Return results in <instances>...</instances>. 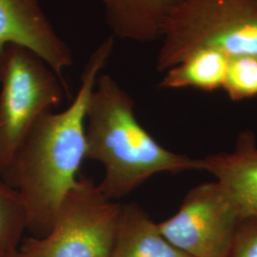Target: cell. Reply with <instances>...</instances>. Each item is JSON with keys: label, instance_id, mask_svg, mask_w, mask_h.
Returning a JSON list of instances; mask_svg holds the SVG:
<instances>
[{"label": "cell", "instance_id": "obj_6", "mask_svg": "<svg viewBox=\"0 0 257 257\" xmlns=\"http://www.w3.org/2000/svg\"><path fill=\"white\" fill-rule=\"evenodd\" d=\"M242 220L236 204L217 181L193 188L179 210L158 224L169 242L192 257H226Z\"/></svg>", "mask_w": 257, "mask_h": 257}, {"label": "cell", "instance_id": "obj_14", "mask_svg": "<svg viewBox=\"0 0 257 257\" xmlns=\"http://www.w3.org/2000/svg\"><path fill=\"white\" fill-rule=\"evenodd\" d=\"M226 257H257V216L241 220Z\"/></svg>", "mask_w": 257, "mask_h": 257}, {"label": "cell", "instance_id": "obj_4", "mask_svg": "<svg viewBox=\"0 0 257 257\" xmlns=\"http://www.w3.org/2000/svg\"><path fill=\"white\" fill-rule=\"evenodd\" d=\"M0 176L37 119L59 105L66 87L54 70L25 47L0 54Z\"/></svg>", "mask_w": 257, "mask_h": 257}, {"label": "cell", "instance_id": "obj_3", "mask_svg": "<svg viewBox=\"0 0 257 257\" xmlns=\"http://www.w3.org/2000/svg\"><path fill=\"white\" fill-rule=\"evenodd\" d=\"M160 38L159 72L201 48L257 56V0H178Z\"/></svg>", "mask_w": 257, "mask_h": 257}, {"label": "cell", "instance_id": "obj_7", "mask_svg": "<svg viewBox=\"0 0 257 257\" xmlns=\"http://www.w3.org/2000/svg\"><path fill=\"white\" fill-rule=\"evenodd\" d=\"M9 44L25 47L40 56L68 87L63 73L74 63L73 53L39 0H0V54Z\"/></svg>", "mask_w": 257, "mask_h": 257}, {"label": "cell", "instance_id": "obj_16", "mask_svg": "<svg viewBox=\"0 0 257 257\" xmlns=\"http://www.w3.org/2000/svg\"><path fill=\"white\" fill-rule=\"evenodd\" d=\"M96 1H99V2H100V1H101V0H96Z\"/></svg>", "mask_w": 257, "mask_h": 257}, {"label": "cell", "instance_id": "obj_12", "mask_svg": "<svg viewBox=\"0 0 257 257\" xmlns=\"http://www.w3.org/2000/svg\"><path fill=\"white\" fill-rule=\"evenodd\" d=\"M27 231V219L19 193L0 176V257L18 251Z\"/></svg>", "mask_w": 257, "mask_h": 257}, {"label": "cell", "instance_id": "obj_15", "mask_svg": "<svg viewBox=\"0 0 257 257\" xmlns=\"http://www.w3.org/2000/svg\"><path fill=\"white\" fill-rule=\"evenodd\" d=\"M6 257H26L20 250H18V251H15V252H13V253H11L9 255H7Z\"/></svg>", "mask_w": 257, "mask_h": 257}, {"label": "cell", "instance_id": "obj_8", "mask_svg": "<svg viewBox=\"0 0 257 257\" xmlns=\"http://www.w3.org/2000/svg\"><path fill=\"white\" fill-rule=\"evenodd\" d=\"M196 170L216 178L236 204L242 219L257 216V147L250 132L241 135L231 153L196 159Z\"/></svg>", "mask_w": 257, "mask_h": 257}, {"label": "cell", "instance_id": "obj_5", "mask_svg": "<svg viewBox=\"0 0 257 257\" xmlns=\"http://www.w3.org/2000/svg\"><path fill=\"white\" fill-rule=\"evenodd\" d=\"M120 208L92 178L79 175L50 231L23 239L19 250L26 257H110Z\"/></svg>", "mask_w": 257, "mask_h": 257}, {"label": "cell", "instance_id": "obj_11", "mask_svg": "<svg viewBox=\"0 0 257 257\" xmlns=\"http://www.w3.org/2000/svg\"><path fill=\"white\" fill-rule=\"evenodd\" d=\"M228 63L229 56L219 50L212 48L195 50L180 63L166 71L158 87L193 88L205 92L223 89Z\"/></svg>", "mask_w": 257, "mask_h": 257}, {"label": "cell", "instance_id": "obj_2", "mask_svg": "<svg viewBox=\"0 0 257 257\" xmlns=\"http://www.w3.org/2000/svg\"><path fill=\"white\" fill-rule=\"evenodd\" d=\"M85 138L86 159L104 168L98 188L114 201L156 174L196 170V159L167 150L143 128L134 99L110 74H99L91 93Z\"/></svg>", "mask_w": 257, "mask_h": 257}, {"label": "cell", "instance_id": "obj_9", "mask_svg": "<svg viewBox=\"0 0 257 257\" xmlns=\"http://www.w3.org/2000/svg\"><path fill=\"white\" fill-rule=\"evenodd\" d=\"M112 37L150 42L162 36L178 0H101Z\"/></svg>", "mask_w": 257, "mask_h": 257}, {"label": "cell", "instance_id": "obj_10", "mask_svg": "<svg viewBox=\"0 0 257 257\" xmlns=\"http://www.w3.org/2000/svg\"><path fill=\"white\" fill-rule=\"evenodd\" d=\"M110 257H192L175 247L136 203L121 205Z\"/></svg>", "mask_w": 257, "mask_h": 257}, {"label": "cell", "instance_id": "obj_13", "mask_svg": "<svg viewBox=\"0 0 257 257\" xmlns=\"http://www.w3.org/2000/svg\"><path fill=\"white\" fill-rule=\"evenodd\" d=\"M223 89L233 101L257 96V56L229 57Z\"/></svg>", "mask_w": 257, "mask_h": 257}, {"label": "cell", "instance_id": "obj_1", "mask_svg": "<svg viewBox=\"0 0 257 257\" xmlns=\"http://www.w3.org/2000/svg\"><path fill=\"white\" fill-rule=\"evenodd\" d=\"M114 37L90 55L80 87L64 110L42 114L14 156L2 178L16 189L27 219V231L42 237L50 231L65 196L74 187L86 159L85 120L91 93L114 49Z\"/></svg>", "mask_w": 257, "mask_h": 257}]
</instances>
